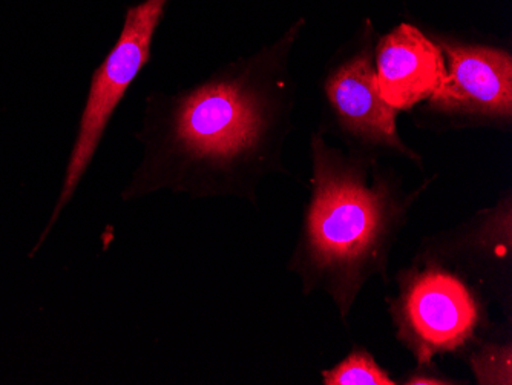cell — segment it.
Returning <instances> with one entry per match:
<instances>
[{
  "instance_id": "3",
  "label": "cell",
  "mask_w": 512,
  "mask_h": 385,
  "mask_svg": "<svg viewBox=\"0 0 512 385\" xmlns=\"http://www.w3.org/2000/svg\"><path fill=\"white\" fill-rule=\"evenodd\" d=\"M379 34L371 19L335 51L322 77L324 116L329 131L353 154L407 158L422 168L421 154L401 139L398 112L379 91L375 47Z\"/></svg>"
},
{
  "instance_id": "10",
  "label": "cell",
  "mask_w": 512,
  "mask_h": 385,
  "mask_svg": "<svg viewBox=\"0 0 512 385\" xmlns=\"http://www.w3.org/2000/svg\"><path fill=\"white\" fill-rule=\"evenodd\" d=\"M471 370L480 385L512 384L511 343H490L477 349L470 359Z\"/></svg>"
},
{
  "instance_id": "9",
  "label": "cell",
  "mask_w": 512,
  "mask_h": 385,
  "mask_svg": "<svg viewBox=\"0 0 512 385\" xmlns=\"http://www.w3.org/2000/svg\"><path fill=\"white\" fill-rule=\"evenodd\" d=\"M324 385H396L370 352L355 349L332 369L322 372Z\"/></svg>"
},
{
  "instance_id": "4",
  "label": "cell",
  "mask_w": 512,
  "mask_h": 385,
  "mask_svg": "<svg viewBox=\"0 0 512 385\" xmlns=\"http://www.w3.org/2000/svg\"><path fill=\"white\" fill-rule=\"evenodd\" d=\"M168 4L169 0H143L142 4L126 8L119 39L92 74L77 139L66 166L62 191L57 198L50 223L46 224L45 231L40 235L31 255L39 251L54 228L57 218L76 194L83 175L88 171L92 158L99 149L115 109L128 93L129 86L151 62L155 31L165 17Z\"/></svg>"
},
{
  "instance_id": "7",
  "label": "cell",
  "mask_w": 512,
  "mask_h": 385,
  "mask_svg": "<svg viewBox=\"0 0 512 385\" xmlns=\"http://www.w3.org/2000/svg\"><path fill=\"white\" fill-rule=\"evenodd\" d=\"M416 261L456 269L457 277H468L485 284L494 295L503 298V287L511 290L512 206L506 192L493 208L477 212L463 223L439 237L428 238Z\"/></svg>"
},
{
  "instance_id": "8",
  "label": "cell",
  "mask_w": 512,
  "mask_h": 385,
  "mask_svg": "<svg viewBox=\"0 0 512 385\" xmlns=\"http://www.w3.org/2000/svg\"><path fill=\"white\" fill-rule=\"evenodd\" d=\"M375 66L379 91L396 111H410L430 99L447 71L437 43L405 22L378 36Z\"/></svg>"
},
{
  "instance_id": "11",
  "label": "cell",
  "mask_w": 512,
  "mask_h": 385,
  "mask_svg": "<svg viewBox=\"0 0 512 385\" xmlns=\"http://www.w3.org/2000/svg\"><path fill=\"white\" fill-rule=\"evenodd\" d=\"M405 385H451L456 382L450 379L437 378V376L430 375V373H413L410 378L405 379Z\"/></svg>"
},
{
  "instance_id": "6",
  "label": "cell",
  "mask_w": 512,
  "mask_h": 385,
  "mask_svg": "<svg viewBox=\"0 0 512 385\" xmlns=\"http://www.w3.org/2000/svg\"><path fill=\"white\" fill-rule=\"evenodd\" d=\"M390 312L398 338L419 366L467 346L480 326L479 301L470 286L451 270L424 261L402 272Z\"/></svg>"
},
{
  "instance_id": "5",
  "label": "cell",
  "mask_w": 512,
  "mask_h": 385,
  "mask_svg": "<svg viewBox=\"0 0 512 385\" xmlns=\"http://www.w3.org/2000/svg\"><path fill=\"white\" fill-rule=\"evenodd\" d=\"M445 59V77L436 93L419 109L417 125L454 129L512 125V53L491 43L431 37Z\"/></svg>"
},
{
  "instance_id": "2",
  "label": "cell",
  "mask_w": 512,
  "mask_h": 385,
  "mask_svg": "<svg viewBox=\"0 0 512 385\" xmlns=\"http://www.w3.org/2000/svg\"><path fill=\"white\" fill-rule=\"evenodd\" d=\"M312 180L289 270L302 292H322L347 323L371 278L388 283V264L408 215L431 180L407 191L381 160L336 148L312 134Z\"/></svg>"
},
{
  "instance_id": "1",
  "label": "cell",
  "mask_w": 512,
  "mask_h": 385,
  "mask_svg": "<svg viewBox=\"0 0 512 385\" xmlns=\"http://www.w3.org/2000/svg\"><path fill=\"white\" fill-rule=\"evenodd\" d=\"M306 24L299 17L272 43L191 88L149 94L135 134L145 151L123 201L169 191L258 206L261 181L287 174L283 152L298 96L290 57Z\"/></svg>"
}]
</instances>
